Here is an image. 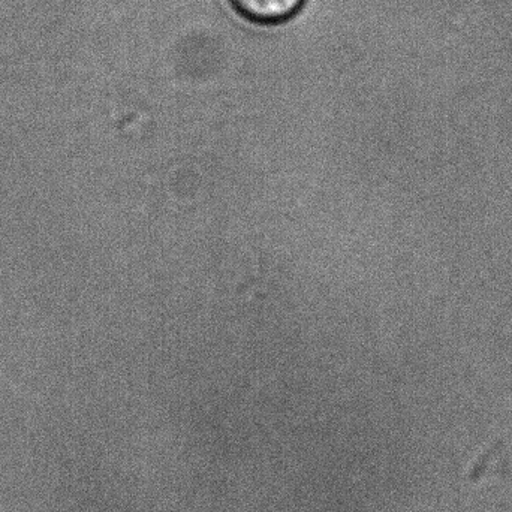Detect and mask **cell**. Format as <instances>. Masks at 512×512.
I'll list each match as a JSON object with an SVG mask.
<instances>
[{"instance_id":"obj_1","label":"cell","mask_w":512,"mask_h":512,"mask_svg":"<svg viewBox=\"0 0 512 512\" xmlns=\"http://www.w3.org/2000/svg\"><path fill=\"white\" fill-rule=\"evenodd\" d=\"M239 14L258 24H279L294 17L306 0H231Z\"/></svg>"}]
</instances>
